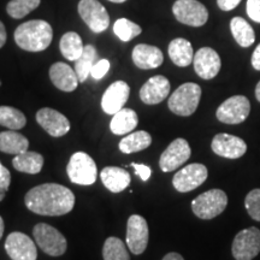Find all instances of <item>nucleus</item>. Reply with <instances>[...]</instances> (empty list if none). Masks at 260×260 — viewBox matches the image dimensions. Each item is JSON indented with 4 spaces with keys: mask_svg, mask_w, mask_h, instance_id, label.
Listing matches in <instances>:
<instances>
[{
    "mask_svg": "<svg viewBox=\"0 0 260 260\" xmlns=\"http://www.w3.org/2000/svg\"><path fill=\"white\" fill-rule=\"evenodd\" d=\"M25 206L40 216H63L75 206V195L69 188L58 183H45L25 194Z\"/></svg>",
    "mask_w": 260,
    "mask_h": 260,
    "instance_id": "obj_1",
    "label": "nucleus"
},
{
    "mask_svg": "<svg viewBox=\"0 0 260 260\" xmlns=\"http://www.w3.org/2000/svg\"><path fill=\"white\" fill-rule=\"evenodd\" d=\"M15 42L27 52H41L50 46L53 39V29L44 19H31L16 28Z\"/></svg>",
    "mask_w": 260,
    "mask_h": 260,
    "instance_id": "obj_2",
    "label": "nucleus"
},
{
    "mask_svg": "<svg viewBox=\"0 0 260 260\" xmlns=\"http://www.w3.org/2000/svg\"><path fill=\"white\" fill-rule=\"evenodd\" d=\"M201 99V88L193 82L183 83L171 94L168 106L172 113L177 116L188 117L197 111Z\"/></svg>",
    "mask_w": 260,
    "mask_h": 260,
    "instance_id": "obj_3",
    "label": "nucleus"
},
{
    "mask_svg": "<svg viewBox=\"0 0 260 260\" xmlns=\"http://www.w3.org/2000/svg\"><path fill=\"white\" fill-rule=\"evenodd\" d=\"M228 197L222 189H211L191 201V210L200 219H212L226 209Z\"/></svg>",
    "mask_w": 260,
    "mask_h": 260,
    "instance_id": "obj_4",
    "label": "nucleus"
},
{
    "mask_svg": "<svg viewBox=\"0 0 260 260\" xmlns=\"http://www.w3.org/2000/svg\"><path fill=\"white\" fill-rule=\"evenodd\" d=\"M35 242L46 254L60 256L67 252L68 242L63 234L50 224L39 223L32 229Z\"/></svg>",
    "mask_w": 260,
    "mask_h": 260,
    "instance_id": "obj_5",
    "label": "nucleus"
},
{
    "mask_svg": "<svg viewBox=\"0 0 260 260\" xmlns=\"http://www.w3.org/2000/svg\"><path fill=\"white\" fill-rule=\"evenodd\" d=\"M67 172L69 180L80 186H90L96 181L98 176L95 161L84 152H76L71 155Z\"/></svg>",
    "mask_w": 260,
    "mask_h": 260,
    "instance_id": "obj_6",
    "label": "nucleus"
},
{
    "mask_svg": "<svg viewBox=\"0 0 260 260\" xmlns=\"http://www.w3.org/2000/svg\"><path fill=\"white\" fill-rule=\"evenodd\" d=\"M172 14L180 23L189 27H203L209 19L206 6L198 0H176Z\"/></svg>",
    "mask_w": 260,
    "mask_h": 260,
    "instance_id": "obj_7",
    "label": "nucleus"
},
{
    "mask_svg": "<svg viewBox=\"0 0 260 260\" xmlns=\"http://www.w3.org/2000/svg\"><path fill=\"white\" fill-rule=\"evenodd\" d=\"M77 10H79L80 17L93 32L100 34L109 28V12L105 6L98 0H80Z\"/></svg>",
    "mask_w": 260,
    "mask_h": 260,
    "instance_id": "obj_8",
    "label": "nucleus"
},
{
    "mask_svg": "<svg viewBox=\"0 0 260 260\" xmlns=\"http://www.w3.org/2000/svg\"><path fill=\"white\" fill-rule=\"evenodd\" d=\"M251 103L245 95H234L226 99L217 109L216 116L219 122L225 124H240L248 118Z\"/></svg>",
    "mask_w": 260,
    "mask_h": 260,
    "instance_id": "obj_9",
    "label": "nucleus"
},
{
    "mask_svg": "<svg viewBox=\"0 0 260 260\" xmlns=\"http://www.w3.org/2000/svg\"><path fill=\"white\" fill-rule=\"evenodd\" d=\"M233 256L236 260H252L260 253V230L255 226L236 234L232 246Z\"/></svg>",
    "mask_w": 260,
    "mask_h": 260,
    "instance_id": "obj_10",
    "label": "nucleus"
},
{
    "mask_svg": "<svg viewBox=\"0 0 260 260\" xmlns=\"http://www.w3.org/2000/svg\"><path fill=\"white\" fill-rule=\"evenodd\" d=\"M209 176L207 168L199 162L189 164L176 172L172 178V186L180 193H188L201 186Z\"/></svg>",
    "mask_w": 260,
    "mask_h": 260,
    "instance_id": "obj_11",
    "label": "nucleus"
},
{
    "mask_svg": "<svg viewBox=\"0 0 260 260\" xmlns=\"http://www.w3.org/2000/svg\"><path fill=\"white\" fill-rule=\"evenodd\" d=\"M148 224L144 217L132 214L126 225V246L135 255L142 254L148 245Z\"/></svg>",
    "mask_w": 260,
    "mask_h": 260,
    "instance_id": "obj_12",
    "label": "nucleus"
},
{
    "mask_svg": "<svg viewBox=\"0 0 260 260\" xmlns=\"http://www.w3.org/2000/svg\"><path fill=\"white\" fill-rule=\"evenodd\" d=\"M191 149L187 140L178 138L168 146L159 159V167L162 172H171L183 165L190 158Z\"/></svg>",
    "mask_w": 260,
    "mask_h": 260,
    "instance_id": "obj_13",
    "label": "nucleus"
},
{
    "mask_svg": "<svg viewBox=\"0 0 260 260\" xmlns=\"http://www.w3.org/2000/svg\"><path fill=\"white\" fill-rule=\"evenodd\" d=\"M5 251L12 260H37V246L28 235L14 232L6 237Z\"/></svg>",
    "mask_w": 260,
    "mask_h": 260,
    "instance_id": "obj_14",
    "label": "nucleus"
},
{
    "mask_svg": "<svg viewBox=\"0 0 260 260\" xmlns=\"http://www.w3.org/2000/svg\"><path fill=\"white\" fill-rule=\"evenodd\" d=\"M37 122L48 135L53 138H60L68 134L70 130V122L63 113L57 110L44 107L37 113Z\"/></svg>",
    "mask_w": 260,
    "mask_h": 260,
    "instance_id": "obj_15",
    "label": "nucleus"
},
{
    "mask_svg": "<svg viewBox=\"0 0 260 260\" xmlns=\"http://www.w3.org/2000/svg\"><path fill=\"white\" fill-rule=\"evenodd\" d=\"M194 70L203 80H212L222 67L219 54L213 48L203 47L194 54Z\"/></svg>",
    "mask_w": 260,
    "mask_h": 260,
    "instance_id": "obj_16",
    "label": "nucleus"
},
{
    "mask_svg": "<svg viewBox=\"0 0 260 260\" xmlns=\"http://www.w3.org/2000/svg\"><path fill=\"white\" fill-rule=\"evenodd\" d=\"M130 95V87L124 81H116L110 84L102 98L103 111L107 115H115L123 109Z\"/></svg>",
    "mask_w": 260,
    "mask_h": 260,
    "instance_id": "obj_17",
    "label": "nucleus"
},
{
    "mask_svg": "<svg viewBox=\"0 0 260 260\" xmlns=\"http://www.w3.org/2000/svg\"><path fill=\"white\" fill-rule=\"evenodd\" d=\"M211 148L217 155L228 159L241 158L247 151V145L241 138L229 134H217L212 140Z\"/></svg>",
    "mask_w": 260,
    "mask_h": 260,
    "instance_id": "obj_18",
    "label": "nucleus"
},
{
    "mask_svg": "<svg viewBox=\"0 0 260 260\" xmlns=\"http://www.w3.org/2000/svg\"><path fill=\"white\" fill-rule=\"evenodd\" d=\"M171 89L170 81L162 75L151 77L140 89V99L147 105H157L164 102Z\"/></svg>",
    "mask_w": 260,
    "mask_h": 260,
    "instance_id": "obj_19",
    "label": "nucleus"
},
{
    "mask_svg": "<svg viewBox=\"0 0 260 260\" xmlns=\"http://www.w3.org/2000/svg\"><path fill=\"white\" fill-rule=\"evenodd\" d=\"M50 79L58 89L67 93L74 92L80 83L75 69L63 61H57L51 65Z\"/></svg>",
    "mask_w": 260,
    "mask_h": 260,
    "instance_id": "obj_20",
    "label": "nucleus"
},
{
    "mask_svg": "<svg viewBox=\"0 0 260 260\" xmlns=\"http://www.w3.org/2000/svg\"><path fill=\"white\" fill-rule=\"evenodd\" d=\"M133 61L139 69H157L164 61V56L160 48L147 44L136 45L132 53Z\"/></svg>",
    "mask_w": 260,
    "mask_h": 260,
    "instance_id": "obj_21",
    "label": "nucleus"
},
{
    "mask_svg": "<svg viewBox=\"0 0 260 260\" xmlns=\"http://www.w3.org/2000/svg\"><path fill=\"white\" fill-rule=\"evenodd\" d=\"M100 178H102L104 186L112 193H121L130 184V174L122 168H104L100 174Z\"/></svg>",
    "mask_w": 260,
    "mask_h": 260,
    "instance_id": "obj_22",
    "label": "nucleus"
},
{
    "mask_svg": "<svg viewBox=\"0 0 260 260\" xmlns=\"http://www.w3.org/2000/svg\"><path fill=\"white\" fill-rule=\"evenodd\" d=\"M169 56L172 63L177 67L186 68L191 64L194 59V51L191 44L186 39L177 38L174 39L169 44Z\"/></svg>",
    "mask_w": 260,
    "mask_h": 260,
    "instance_id": "obj_23",
    "label": "nucleus"
},
{
    "mask_svg": "<svg viewBox=\"0 0 260 260\" xmlns=\"http://www.w3.org/2000/svg\"><path fill=\"white\" fill-rule=\"evenodd\" d=\"M139 123V117L134 110L124 109L119 110L113 115V118L110 123V129L115 135H124L132 133Z\"/></svg>",
    "mask_w": 260,
    "mask_h": 260,
    "instance_id": "obj_24",
    "label": "nucleus"
},
{
    "mask_svg": "<svg viewBox=\"0 0 260 260\" xmlns=\"http://www.w3.org/2000/svg\"><path fill=\"white\" fill-rule=\"evenodd\" d=\"M29 141L24 135L15 130L0 133V152L17 155L28 151Z\"/></svg>",
    "mask_w": 260,
    "mask_h": 260,
    "instance_id": "obj_25",
    "label": "nucleus"
},
{
    "mask_svg": "<svg viewBox=\"0 0 260 260\" xmlns=\"http://www.w3.org/2000/svg\"><path fill=\"white\" fill-rule=\"evenodd\" d=\"M12 165L16 170L29 175H37L44 167V157L38 152L25 151L12 159Z\"/></svg>",
    "mask_w": 260,
    "mask_h": 260,
    "instance_id": "obj_26",
    "label": "nucleus"
},
{
    "mask_svg": "<svg viewBox=\"0 0 260 260\" xmlns=\"http://www.w3.org/2000/svg\"><path fill=\"white\" fill-rule=\"evenodd\" d=\"M230 30L235 41L241 47H249L254 44L255 32L245 18L234 17L230 22Z\"/></svg>",
    "mask_w": 260,
    "mask_h": 260,
    "instance_id": "obj_27",
    "label": "nucleus"
},
{
    "mask_svg": "<svg viewBox=\"0 0 260 260\" xmlns=\"http://www.w3.org/2000/svg\"><path fill=\"white\" fill-rule=\"evenodd\" d=\"M82 39L77 32L68 31L61 37L59 42L60 53L70 61H76L83 52Z\"/></svg>",
    "mask_w": 260,
    "mask_h": 260,
    "instance_id": "obj_28",
    "label": "nucleus"
},
{
    "mask_svg": "<svg viewBox=\"0 0 260 260\" xmlns=\"http://www.w3.org/2000/svg\"><path fill=\"white\" fill-rule=\"evenodd\" d=\"M152 144V136L147 132L140 130L129 134L125 138H123L119 142V149L125 154L136 153V152L144 151L149 147Z\"/></svg>",
    "mask_w": 260,
    "mask_h": 260,
    "instance_id": "obj_29",
    "label": "nucleus"
},
{
    "mask_svg": "<svg viewBox=\"0 0 260 260\" xmlns=\"http://www.w3.org/2000/svg\"><path fill=\"white\" fill-rule=\"evenodd\" d=\"M96 58L98 52L95 50V47H94L93 45H86V46L83 47V52L82 54H81V57L75 61L74 68L81 83H83L84 81L88 79L90 71H92V68L98 61Z\"/></svg>",
    "mask_w": 260,
    "mask_h": 260,
    "instance_id": "obj_30",
    "label": "nucleus"
},
{
    "mask_svg": "<svg viewBox=\"0 0 260 260\" xmlns=\"http://www.w3.org/2000/svg\"><path fill=\"white\" fill-rule=\"evenodd\" d=\"M27 124L24 113L11 106H0V125L11 130H19Z\"/></svg>",
    "mask_w": 260,
    "mask_h": 260,
    "instance_id": "obj_31",
    "label": "nucleus"
},
{
    "mask_svg": "<svg viewBox=\"0 0 260 260\" xmlns=\"http://www.w3.org/2000/svg\"><path fill=\"white\" fill-rule=\"evenodd\" d=\"M103 258L104 260H130V255L125 243L118 237L111 236L104 243Z\"/></svg>",
    "mask_w": 260,
    "mask_h": 260,
    "instance_id": "obj_32",
    "label": "nucleus"
},
{
    "mask_svg": "<svg viewBox=\"0 0 260 260\" xmlns=\"http://www.w3.org/2000/svg\"><path fill=\"white\" fill-rule=\"evenodd\" d=\"M41 0H10L6 5V12L10 17L21 19L40 6Z\"/></svg>",
    "mask_w": 260,
    "mask_h": 260,
    "instance_id": "obj_33",
    "label": "nucleus"
},
{
    "mask_svg": "<svg viewBox=\"0 0 260 260\" xmlns=\"http://www.w3.org/2000/svg\"><path fill=\"white\" fill-rule=\"evenodd\" d=\"M113 32L123 42H128L139 37L142 32V28L128 18H118L113 24Z\"/></svg>",
    "mask_w": 260,
    "mask_h": 260,
    "instance_id": "obj_34",
    "label": "nucleus"
},
{
    "mask_svg": "<svg viewBox=\"0 0 260 260\" xmlns=\"http://www.w3.org/2000/svg\"><path fill=\"white\" fill-rule=\"evenodd\" d=\"M245 207L251 218L260 222V189H253L246 195Z\"/></svg>",
    "mask_w": 260,
    "mask_h": 260,
    "instance_id": "obj_35",
    "label": "nucleus"
},
{
    "mask_svg": "<svg viewBox=\"0 0 260 260\" xmlns=\"http://www.w3.org/2000/svg\"><path fill=\"white\" fill-rule=\"evenodd\" d=\"M109 70H110V61L107 59H100L94 64V67L92 68V71H90V76H92L94 80H100L103 79L107 73H109Z\"/></svg>",
    "mask_w": 260,
    "mask_h": 260,
    "instance_id": "obj_36",
    "label": "nucleus"
},
{
    "mask_svg": "<svg viewBox=\"0 0 260 260\" xmlns=\"http://www.w3.org/2000/svg\"><path fill=\"white\" fill-rule=\"evenodd\" d=\"M247 15L252 21L260 23V0H247Z\"/></svg>",
    "mask_w": 260,
    "mask_h": 260,
    "instance_id": "obj_37",
    "label": "nucleus"
},
{
    "mask_svg": "<svg viewBox=\"0 0 260 260\" xmlns=\"http://www.w3.org/2000/svg\"><path fill=\"white\" fill-rule=\"evenodd\" d=\"M132 167L135 169V174L138 175L142 181L146 182L149 180V177H151L152 175L151 168H148L147 165L144 164H136V162H132Z\"/></svg>",
    "mask_w": 260,
    "mask_h": 260,
    "instance_id": "obj_38",
    "label": "nucleus"
},
{
    "mask_svg": "<svg viewBox=\"0 0 260 260\" xmlns=\"http://www.w3.org/2000/svg\"><path fill=\"white\" fill-rule=\"evenodd\" d=\"M10 183H11V174L0 161V187L4 188L5 190H9Z\"/></svg>",
    "mask_w": 260,
    "mask_h": 260,
    "instance_id": "obj_39",
    "label": "nucleus"
},
{
    "mask_svg": "<svg viewBox=\"0 0 260 260\" xmlns=\"http://www.w3.org/2000/svg\"><path fill=\"white\" fill-rule=\"evenodd\" d=\"M241 3V0H217V5L223 11H232Z\"/></svg>",
    "mask_w": 260,
    "mask_h": 260,
    "instance_id": "obj_40",
    "label": "nucleus"
},
{
    "mask_svg": "<svg viewBox=\"0 0 260 260\" xmlns=\"http://www.w3.org/2000/svg\"><path fill=\"white\" fill-rule=\"evenodd\" d=\"M252 67L255 70L260 71V44L256 46V48L252 54Z\"/></svg>",
    "mask_w": 260,
    "mask_h": 260,
    "instance_id": "obj_41",
    "label": "nucleus"
},
{
    "mask_svg": "<svg viewBox=\"0 0 260 260\" xmlns=\"http://www.w3.org/2000/svg\"><path fill=\"white\" fill-rule=\"evenodd\" d=\"M6 40H8V34H6L5 25L2 21H0V48L4 46Z\"/></svg>",
    "mask_w": 260,
    "mask_h": 260,
    "instance_id": "obj_42",
    "label": "nucleus"
},
{
    "mask_svg": "<svg viewBox=\"0 0 260 260\" xmlns=\"http://www.w3.org/2000/svg\"><path fill=\"white\" fill-rule=\"evenodd\" d=\"M162 260H184L183 256L181 254H178L176 252H171V253H168L167 255L162 258Z\"/></svg>",
    "mask_w": 260,
    "mask_h": 260,
    "instance_id": "obj_43",
    "label": "nucleus"
},
{
    "mask_svg": "<svg viewBox=\"0 0 260 260\" xmlns=\"http://www.w3.org/2000/svg\"><path fill=\"white\" fill-rule=\"evenodd\" d=\"M4 229H5V225H4V220H3L2 216H0V240H2L3 235H4Z\"/></svg>",
    "mask_w": 260,
    "mask_h": 260,
    "instance_id": "obj_44",
    "label": "nucleus"
},
{
    "mask_svg": "<svg viewBox=\"0 0 260 260\" xmlns=\"http://www.w3.org/2000/svg\"><path fill=\"white\" fill-rule=\"evenodd\" d=\"M255 98H256V100L260 103V81L255 87Z\"/></svg>",
    "mask_w": 260,
    "mask_h": 260,
    "instance_id": "obj_45",
    "label": "nucleus"
},
{
    "mask_svg": "<svg viewBox=\"0 0 260 260\" xmlns=\"http://www.w3.org/2000/svg\"><path fill=\"white\" fill-rule=\"evenodd\" d=\"M6 191H8V190H5L4 188H2V187H0V201H3V200H4V198H5V194H6Z\"/></svg>",
    "mask_w": 260,
    "mask_h": 260,
    "instance_id": "obj_46",
    "label": "nucleus"
},
{
    "mask_svg": "<svg viewBox=\"0 0 260 260\" xmlns=\"http://www.w3.org/2000/svg\"><path fill=\"white\" fill-rule=\"evenodd\" d=\"M111 3H116V4H122V3H125L126 0H109Z\"/></svg>",
    "mask_w": 260,
    "mask_h": 260,
    "instance_id": "obj_47",
    "label": "nucleus"
}]
</instances>
